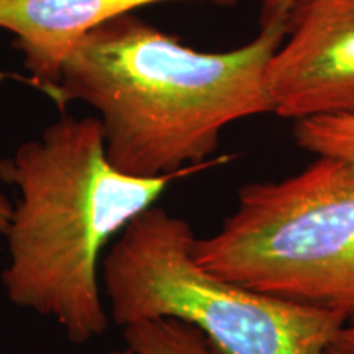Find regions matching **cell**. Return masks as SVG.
<instances>
[{
    "label": "cell",
    "instance_id": "obj_9",
    "mask_svg": "<svg viewBox=\"0 0 354 354\" xmlns=\"http://www.w3.org/2000/svg\"><path fill=\"white\" fill-rule=\"evenodd\" d=\"M320 354H354V318L336 331Z\"/></svg>",
    "mask_w": 354,
    "mask_h": 354
},
{
    "label": "cell",
    "instance_id": "obj_6",
    "mask_svg": "<svg viewBox=\"0 0 354 354\" xmlns=\"http://www.w3.org/2000/svg\"><path fill=\"white\" fill-rule=\"evenodd\" d=\"M167 2L232 7L238 0H0V28L13 37L33 82L50 94L66 56L86 35L120 15Z\"/></svg>",
    "mask_w": 354,
    "mask_h": 354
},
{
    "label": "cell",
    "instance_id": "obj_10",
    "mask_svg": "<svg viewBox=\"0 0 354 354\" xmlns=\"http://www.w3.org/2000/svg\"><path fill=\"white\" fill-rule=\"evenodd\" d=\"M261 6V21L287 17V12L294 6L295 0H254Z\"/></svg>",
    "mask_w": 354,
    "mask_h": 354
},
{
    "label": "cell",
    "instance_id": "obj_1",
    "mask_svg": "<svg viewBox=\"0 0 354 354\" xmlns=\"http://www.w3.org/2000/svg\"><path fill=\"white\" fill-rule=\"evenodd\" d=\"M250 43L201 51L136 13L105 21L71 50L50 92L64 107L95 112L112 165L127 174L159 177L212 167L230 123L272 113L268 61L286 37V17L261 21Z\"/></svg>",
    "mask_w": 354,
    "mask_h": 354
},
{
    "label": "cell",
    "instance_id": "obj_7",
    "mask_svg": "<svg viewBox=\"0 0 354 354\" xmlns=\"http://www.w3.org/2000/svg\"><path fill=\"white\" fill-rule=\"evenodd\" d=\"M123 338L135 354H227L196 326L176 318L130 323L123 326Z\"/></svg>",
    "mask_w": 354,
    "mask_h": 354
},
{
    "label": "cell",
    "instance_id": "obj_2",
    "mask_svg": "<svg viewBox=\"0 0 354 354\" xmlns=\"http://www.w3.org/2000/svg\"><path fill=\"white\" fill-rule=\"evenodd\" d=\"M198 169L127 174L109 159L95 115H61L0 159V180L19 192L6 233L8 300L56 322L71 343L99 338L109 328L100 281L107 248L174 180Z\"/></svg>",
    "mask_w": 354,
    "mask_h": 354
},
{
    "label": "cell",
    "instance_id": "obj_11",
    "mask_svg": "<svg viewBox=\"0 0 354 354\" xmlns=\"http://www.w3.org/2000/svg\"><path fill=\"white\" fill-rule=\"evenodd\" d=\"M12 202L0 192V234L6 236L7 230H8V223H10V216H12Z\"/></svg>",
    "mask_w": 354,
    "mask_h": 354
},
{
    "label": "cell",
    "instance_id": "obj_5",
    "mask_svg": "<svg viewBox=\"0 0 354 354\" xmlns=\"http://www.w3.org/2000/svg\"><path fill=\"white\" fill-rule=\"evenodd\" d=\"M264 84L282 118L354 117V0H295Z\"/></svg>",
    "mask_w": 354,
    "mask_h": 354
},
{
    "label": "cell",
    "instance_id": "obj_12",
    "mask_svg": "<svg viewBox=\"0 0 354 354\" xmlns=\"http://www.w3.org/2000/svg\"><path fill=\"white\" fill-rule=\"evenodd\" d=\"M100 354H135V353H133L131 349L125 348V349H112V351H109V353H100Z\"/></svg>",
    "mask_w": 354,
    "mask_h": 354
},
{
    "label": "cell",
    "instance_id": "obj_4",
    "mask_svg": "<svg viewBox=\"0 0 354 354\" xmlns=\"http://www.w3.org/2000/svg\"><path fill=\"white\" fill-rule=\"evenodd\" d=\"M203 269L246 289L354 318V167L317 158L281 180L243 185L236 209L197 238Z\"/></svg>",
    "mask_w": 354,
    "mask_h": 354
},
{
    "label": "cell",
    "instance_id": "obj_3",
    "mask_svg": "<svg viewBox=\"0 0 354 354\" xmlns=\"http://www.w3.org/2000/svg\"><path fill=\"white\" fill-rule=\"evenodd\" d=\"M196 240L187 220L158 205L123 230L100 268L117 325L176 318L227 354H320L348 322L209 272L194 258Z\"/></svg>",
    "mask_w": 354,
    "mask_h": 354
},
{
    "label": "cell",
    "instance_id": "obj_8",
    "mask_svg": "<svg viewBox=\"0 0 354 354\" xmlns=\"http://www.w3.org/2000/svg\"><path fill=\"white\" fill-rule=\"evenodd\" d=\"M294 138L300 148L317 158H333L354 167V117H312L299 120Z\"/></svg>",
    "mask_w": 354,
    "mask_h": 354
}]
</instances>
